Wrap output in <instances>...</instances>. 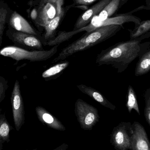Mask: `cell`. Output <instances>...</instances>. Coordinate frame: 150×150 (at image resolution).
Wrapping results in <instances>:
<instances>
[{"instance_id": "cell-4", "label": "cell", "mask_w": 150, "mask_h": 150, "mask_svg": "<svg viewBox=\"0 0 150 150\" xmlns=\"http://www.w3.org/2000/svg\"><path fill=\"white\" fill-rule=\"evenodd\" d=\"M59 45L54 46L49 50L30 51L21 48L9 46L0 50V55L10 57L17 61L26 60L31 62L45 61L52 58L58 52Z\"/></svg>"}, {"instance_id": "cell-25", "label": "cell", "mask_w": 150, "mask_h": 150, "mask_svg": "<svg viewBox=\"0 0 150 150\" xmlns=\"http://www.w3.org/2000/svg\"><path fill=\"white\" fill-rule=\"evenodd\" d=\"M145 2L146 5H143L144 10H150V0H145Z\"/></svg>"}, {"instance_id": "cell-26", "label": "cell", "mask_w": 150, "mask_h": 150, "mask_svg": "<svg viewBox=\"0 0 150 150\" xmlns=\"http://www.w3.org/2000/svg\"><path fill=\"white\" fill-rule=\"evenodd\" d=\"M129 0H121L120 2V8H121L122 6H123Z\"/></svg>"}, {"instance_id": "cell-3", "label": "cell", "mask_w": 150, "mask_h": 150, "mask_svg": "<svg viewBox=\"0 0 150 150\" xmlns=\"http://www.w3.org/2000/svg\"><path fill=\"white\" fill-rule=\"evenodd\" d=\"M64 0H38L30 16L36 26L44 28L54 18L64 6Z\"/></svg>"}, {"instance_id": "cell-22", "label": "cell", "mask_w": 150, "mask_h": 150, "mask_svg": "<svg viewBox=\"0 0 150 150\" xmlns=\"http://www.w3.org/2000/svg\"><path fill=\"white\" fill-rule=\"evenodd\" d=\"M144 97L145 103L144 110V117L150 127V88H148L144 92Z\"/></svg>"}, {"instance_id": "cell-2", "label": "cell", "mask_w": 150, "mask_h": 150, "mask_svg": "<svg viewBox=\"0 0 150 150\" xmlns=\"http://www.w3.org/2000/svg\"><path fill=\"white\" fill-rule=\"evenodd\" d=\"M122 28L123 26L121 25H109L98 27L93 31L86 32L83 37L63 48L52 60V63L65 60L76 53L84 51L104 42L114 36Z\"/></svg>"}, {"instance_id": "cell-8", "label": "cell", "mask_w": 150, "mask_h": 150, "mask_svg": "<svg viewBox=\"0 0 150 150\" xmlns=\"http://www.w3.org/2000/svg\"><path fill=\"white\" fill-rule=\"evenodd\" d=\"M6 35L13 42L38 50H43V42L36 35L18 31L9 27Z\"/></svg>"}, {"instance_id": "cell-19", "label": "cell", "mask_w": 150, "mask_h": 150, "mask_svg": "<svg viewBox=\"0 0 150 150\" xmlns=\"http://www.w3.org/2000/svg\"><path fill=\"white\" fill-rule=\"evenodd\" d=\"M11 11L7 4L0 1V45L2 43L4 32Z\"/></svg>"}, {"instance_id": "cell-16", "label": "cell", "mask_w": 150, "mask_h": 150, "mask_svg": "<svg viewBox=\"0 0 150 150\" xmlns=\"http://www.w3.org/2000/svg\"><path fill=\"white\" fill-rule=\"evenodd\" d=\"M69 64L70 63L68 61H61L44 71L42 74V77L45 81L54 80L61 75L64 70L69 67Z\"/></svg>"}, {"instance_id": "cell-15", "label": "cell", "mask_w": 150, "mask_h": 150, "mask_svg": "<svg viewBox=\"0 0 150 150\" xmlns=\"http://www.w3.org/2000/svg\"><path fill=\"white\" fill-rule=\"evenodd\" d=\"M76 87L80 92L89 96L104 107L112 110L116 109V106L111 103L103 94L97 90L83 84L78 85H76Z\"/></svg>"}, {"instance_id": "cell-10", "label": "cell", "mask_w": 150, "mask_h": 150, "mask_svg": "<svg viewBox=\"0 0 150 150\" xmlns=\"http://www.w3.org/2000/svg\"><path fill=\"white\" fill-rule=\"evenodd\" d=\"M13 118L17 130L21 127L24 122V110L23 103L20 92V86L16 81L13 89L11 96Z\"/></svg>"}, {"instance_id": "cell-21", "label": "cell", "mask_w": 150, "mask_h": 150, "mask_svg": "<svg viewBox=\"0 0 150 150\" xmlns=\"http://www.w3.org/2000/svg\"><path fill=\"white\" fill-rule=\"evenodd\" d=\"M126 106L129 112L131 113L132 110H134L139 115L141 114L137 102V97L134 90L131 85H129L127 92V101Z\"/></svg>"}, {"instance_id": "cell-13", "label": "cell", "mask_w": 150, "mask_h": 150, "mask_svg": "<svg viewBox=\"0 0 150 150\" xmlns=\"http://www.w3.org/2000/svg\"><path fill=\"white\" fill-rule=\"evenodd\" d=\"M9 27L22 32L39 36V32L37 31L26 19L16 11H11L8 21Z\"/></svg>"}, {"instance_id": "cell-5", "label": "cell", "mask_w": 150, "mask_h": 150, "mask_svg": "<svg viewBox=\"0 0 150 150\" xmlns=\"http://www.w3.org/2000/svg\"><path fill=\"white\" fill-rule=\"evenodd\" d=\"M74 112L80 127L83 130H92L99 121L97 108L81 99H78L75 103Z\"/></svg>"}, {"instance_id": "cell-24", "label": "cell", "mask_w": 150, "mask_h": 150, "mask_svg": "<svg viewBox=\"0 0 150 150\" xmlns=\"http://www.w3.org/2000/svg\"><path fill=\"white\" fill-rule=\"evenodd\" d=\"M9 133V127L7 123L4 122L0 127V135L3 137H6Z\"/></svg>"}, {"instance_id": "cell-9", "label": "cell", "mask_w": 150, "mask_h": 150, "mask_svg": "<svg viewBox=\"0 0 150 150\" xmlns=\"http://www.w3.org/2000/svg\"><path fill=\"white\" fill-rule=\"evenodd\" d=\"M130 150H150V142L144 128L138 122L131 124Z\"/></svg>"}, {"instance_id": "cell-17", "label": "cell", "mask_w": 150, "mask_h": 150, "mask_svg": "<svg viewBox=\"0 0 150 150\" xmlns=\"http://www.w3.org/2000/svg\"><path fill=\"white\" fill-rule=\"evenodd\" d=\"M150 71V47L139 57L135 70V75L141 76Z\"/></svg>"}, {"instance_id": "cell-1", "label": "cell", "mask_w": 150, "mask_h": 150, "mask_svg": "<svg viewBox=\"0 0 150 150\" xmlns=\"http://www.w3.org/2000/svg\"><path fill=\"white\" fill-rule=\"evenodd\" d=\"M150 37V32L135 39L116 43L101 50L97 55L95 62L98 66L111 65L118 73H122L150 47V42L142 43V41Z\"/></svg>"}, {"instance_id": "cell-12", "label": "cell", "mask_w": 150, "mask_h": 150, "mask_svg": "<svg viewBox=\"0 0 150 150\" xmlns=\"http://www.w3.org/2000/svg\"><path fill=\"white\" fill-rule=\"evenodd\" d=\"M112 0H100L81 14L76 21L74 31L86 26L91 23L93 17L98 15Z\"/></svg>"}, {"instance_id": "cell-18", "label": "cell", "mask_w": 150, "mask_h": 150, "mask_svg": "<svg viewBox=\"0 0 150 150\" xmlns=\"http://www.w3.org/2000/svg\"><path fill=\"white\" fill-rule=\"evenodd\" d=\"M120 1L112 0L98 15L93 17V18L102 21L111 17L120 9Z\"/></svg>"}, {"instance_id": "cell-20", "label": "cell", "mask_w": 150, "mask_h": 150, "mask_svg": "<svg viewBox=\"0 0 150 150\" xmlns=\"http://www.w3.org/2000/svg\"><path fill=\"white\" fill-rule=\"evenodd\" d=\"M128 31L129 32L130 40L137 38L150 32V19L141 21L134 30Z\"/></svg>"}, {"instance_id": "cell-7", "label": "cell", "mask_w": 150, "mask_h": 150, "mask_svg": "<svg viewBox=\"0 0 150 150\" xmlns=\"http://www.w3.org/2000/svg\"><path fill=\"white\" fill-rule=\"evenodd\" d=\"M134 22L135 26L138 25L141 22V18L134 16L129 12L119 14L115 16L111 17L105 20L100 21L93 18L91 23L87 25L88 30L86 32H89L98 27H102L109 25L115 24L122 25L123 23L128 22Z\"/></svg>"}, {"instance_id": "cell-11", "label": "cell", "mask_w": 150, "mask_h": 150, "mask_svg": "<svg viewBox=\"0 0 150 150\" xmlns=\"http://www.w3.org/2000/svg\"><path fill=\"white\" fill-rule=\"evenodd\" d=\"M72 7H74L73 4L67 5L66 7L63 6L58 15L44 27L45 32L41 37L43 45H45L47 41L52 39L56 36L58 27L64 19L67 12Z\"/></svg>"}, {"instance_id": "cell-23", "label": "cell", "mask_w": 150, "mask_h": 150, "mask_svg": "<svg viewBox=\"0 0 150 150\" xmlns=\"http://www.w3.org/2000/svg\"><path fill=\"white\" fill-rule=\"evenodd\" d=\"M74 7L80 8L82 9H87V6L92 4L97 0H73Z\"/></svg>"}, {"instance_id": "cell-14", "label": "cell", "mask_w": 150, "mask_h": 150, "mask_svg": "<svg viewBox=\"0 0 150 150\" xmlns=\"http://www.w3.org/2000/svg\"><path fill=\"white\" fill-rule=\"evenodd\" d=\"M36 112L40 121L49 128L61 131L66 130V127L61 122L44 107H37Z\"/></svg>"}, {"instance_id": "cell-6", "label": "cell", "mask_w": 150, "mask_h": 150, "mask_svg": "<svg viewBox=\"0 0 150 150\" xmlns=\"http://www.w3.org/2000/svg\"><path fill=\"white\" fill-rule=\"evenodd\" d=\"M110 143L115 149L130 150L131 144V123L120 122L115 127L110 135Z\"/></svg>"}]
</instances>
